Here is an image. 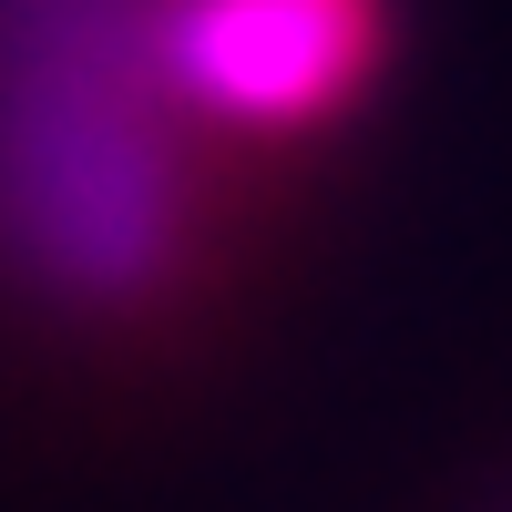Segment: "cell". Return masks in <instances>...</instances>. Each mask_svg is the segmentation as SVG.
<instances>
[{"label": "cell", "mask_w": 512, "mask_h": 512, "mask_svg": "<svg viewBox=\"0 0 512 512\" xmlns=\"http://www.w3.org/2000/svg\"><path fill=\"white\" fill-rule=\"evenodd\" d=\"M379 62V0H164V72L236 123H308Z\"/></svg>", "instance_id": "2"}, {"label": "cell", "mask_w": 512, "mask_h": 512, "mask_svg": "<svg viewBox=\"0 0 512 512\" xmlns=\"http://www.w3.org/2000/svg\"><path fill=\"white\" fill-rule=\"evenodd\" d=\"M154 82L175 72L144 0H0V236L82 308L154 287L175 256Z\"/></svg>", "instance_id": "1"}]
</instances>
